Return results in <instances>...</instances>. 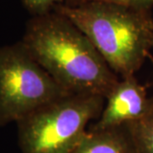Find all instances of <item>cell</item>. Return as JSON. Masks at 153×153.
Returning a JSON list of instances; mask_svg holds the SVG:
<instances>
[{
    "instance_id": "cell-1",
    "label": "cell",
    "mask_w": 153,
    "mask_h": 153,
    "mask_svg": "<svg viewBox=\"0 0 153 153\" xmlns=\"http://www.w3.org/2000/svg\"><path fill=\"white\" fill-rule=\"evenodd\" d=\"M21 42L33 59L69 93L106 98L119 81L89 38L59 12L33 17Z\"/></svg>"
},
{
    "instance_id": "cell-2",
    "label": "cell",
    "mask_w": 153,
    "mask_h": 153,
    "mask_svg": "<svg viewBox=\"0 0 153 153\" xmlns=\"http://www.w3.org/2000/svg\"><path fill=\"white\" fill-rule=\"evenodd\" d=\"M54 11L72 22L122 78L134 76L152 48V10L105 3L60 4Z\"/></svg>"
},
{
    "instance_id": "cell-3",
    "label": "cell",
    "mask_w": 153,
    "mask_h": 153,
    "mask_svg": "<svg viewBox=\"0 0 153 153\" xmlns=\"http://www.w3.org/2000/svg\"><path fill=\"white\" fill-rule=\"evenodd\" d=\"M105 104L101 95L68 94L33 111L16 123L22 152L71 153Z\"/></svg>"
},
{
    "instance_id": "cell-4",
    "label": "cell",
    "mask_w": 153,
    "mask_h": 153,
    "mask_svg": "<svg viewBox=\"0 0 153 153\" xmlns=\"http://www.w3.org/2000/svg\"><path fill=\"white\" fill-rule=\"evenodd\" d=\"M22 42L0 47V127L68 94Z\"/></svg>"
},
{
    "instance_id": "cell-5",
    "label": "cell",
    "mask_w": 153,
    "mask_h": 153,
    "mask_svg": "<svg viewBox=\"0 0 153 153\" xmlns=\"http://www.w3.org/2000/svg\"><path fill=\"white\" fill-rule=\"evenodd\" d=\"M152 98L134 76L119 79L106 98L104 109L97 122L88 128L103 129L123 125L146 114Z\"/></svg>"
},
{
    "instance_id": "cell-6",
    "label": "cell",
    "mask_w": 153,
    "mask_h": 153,
    "mask_svg": "<svg viewBox=\"0 0 153 153\" xmlns=\"http://www.w3.org/2000/svg\"><path fill=\"white\" fill-rule=\"evenodd\" d=\"M71 153H138L127 123L103 129L88 128Z\"/></svg>"
},
{
    "instance_id": "cell-7",
    "label": "cell",
    "mask_w": 153,
    "mask_h": 153,
    "mask_svg": "<svg viewBox=\"0 0 153 153\" xmlns=\"http://www.w3.org/2000/svg\"><path fill=\"white\" fill-rule=\"evenodd\" d=\"M127 125L138 153H153V98L146 114Z\"/></svg>"
},
{
    "instance_id": "cell-8",
    "label": "cell",
    "mask_w": 153,
    "mask_h": 153,
    "mask_svg": "<svg viewBox=\"0 0 153 153\" xmlns=\"http://www.w3.org/2000/svg\"><path fill=\"white\" fill-rule=\"evenodd\" d=\"M23 5L34 16L54 11L56 6L65 4L68 0H22Z\"/></svg>"
},
{
    "instance_id": "cell-9",
    "label": "cell",
    "mask_w": 153,
    "mask_h": 153,
    "mask_svg": "<svg viewBox=\"0 0 153 153\" xmlns=\"http://www.w3.org/2000/svg\"><path fill=\"white\" fill-rule=\"evenodd\" d=\"M86 2H105L149 10H152V8L153 7V0H68L65 4L76 5Z\"/></svg>"
},
{
    "instance_id": "cell-10",
    "label": "cell",
    "mask_w": 153,
    "mask_h": 153,
    "mask_svg": "<svg viewBox=\"0 0 153 153\" xmlns=\"http://www.w3.org/2000/svg\"><path fill=\"white\" fill-rule=\"evenodd\" d=\"M152 48H153V34H152Z\"/></svg>"
}]
</instances>
